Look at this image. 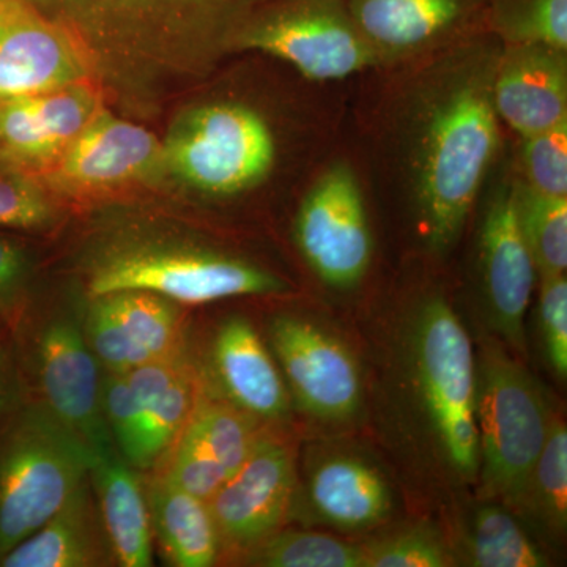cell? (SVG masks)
I'll return each mask as SVG.
<instances>
[{"instance_id":"20","label":"cell","mask_w":567,"mask_h":567,"mask_svg":"<svg viewBox=\"0 0 567 567\" xmlns=\"http://www.w3.org/2000/svg\"><path fill=\"white\" fill-rule=\"evenodd\" d=\"M111 561L114 555L89 476L54 516L0 558V567H96Z\"/></svg>"},{"instance_id":"14","label":"cell","mask_w":567,"mask_h":567,"mask_svg":"<svg viewBox=\"0 0 567 567\" xmlns=\"http://www.w3.org/2000/svg\"><path fill=\"white\" fill-rule=\"evenodd\" d=\"M380 65L416 62L484 29V0H346Z\"/></svg>"},{"instance_id":"5","label":"cell","mask_w":567,"mask_h":567,"mask_svg":"<svg viewBox=\"0 0 567 567\" xmlns=\"http://www.w3.org/2000/svg\"><path fill=\"white\" fill-rule=\"evenodd\" d=\"M554 420L535 377L499 347L483 346L476 364L477 475L487 499L517 509Z\"/></svg>"},{"instance_id":"23","label":"cell","mask_w":567,"mask_h":567,"mask_svg":"<svg viewBox=\"0 0 567 567\" xmlns=\"http://www.w3.org/2000/svg\"><path fill=\"white\" fill-rule=\"evenodd\" d=\"M152 535L169 565L208 567L221 548L210 505L163 476L153 477L145 488Z\"/></svg>"},{"instance_id":"2","label":"cell","mask_w":567,"mask_h":567,"mask_svg":"<svg viewBox=\"0 0 567 567\" xmlns=\"http://www.w3.org/2000/svg\"><path fill=\"white\" fill-rule=\"evenodd\" d=\"M22 2L76 41L103 99L142 114L205 80L275 0Z\"/></svg>"},{"instance_id":"21","label":"cell","mask_w":567,"mask_h":567,"mask_svg":"<svg viewBox=\"0 0 567 567\" xmlns=\"http://www.w3.org/2000/svg\"><path fill=\"white\" fill-rule=\"evenodd\" d=\"M306 492L316 517L341 532L374 528L393 509V494L382 473L363 458L347 454L319 462Z\"/></svg>"},{"instance_id":"19","label":"cell","mask_w":567,"mask_h":567,"mask_svg":"<svg viewBox=\"0 0 567 567\" xmlns=\"http://www.w3.org/2000/svg\"><path fill=\"white\" fill-rule=\"evenodd\" d=\"M212 369L226 401L259 421L289 415V391L262 339L245 317H230L212 346Z\"/></svg>"},{"instance_id":"38","label":"cell","mask_w":567,"mask_h":567,"mask_svg":"<svg viewBox=\"0 0 567 567\" xmlns=\"http://www.w3.org/2000/svg\"><path fill=\"white\" fill-rule=\"evenodd\" d=\"M539 330L548 364L559 379L567 375L566 275L539 276Z\"/></svg>"},{"instance_id":"8","label":"cell","mask_w":567,"mask_h":567,"mask_svg":"<svg viewBox=\"0 0 567 567\" xmlns=\"http://www.w3.org/2000/svg\"><path fill=\"white\" fill-rule=\"evenodd\" d=\"M24 395L32 391L40 402L74 432L96 457L114 451V442L103 415L99 360L76 316H25L14 333Z\"/></svg>"},{"instance_id":"24","label":"cell","mask_w":567,"mask_h":567,"mask_svg":"<svg viewBox=\"0 0 567 567\" xmlns=\"http://www.w3.org/2000/svg\"><path fill=\"white\" fill-rule=\"evenodd\" d=\"M142 360L181 349L182 312L178 303L145 290H121L100 295Z\"/></svg>"},{"instance_id":"3","label":"cell","mask_w":567,"mask_h":567,"mask_svg":"<svg viewBox=\"0 0 567 567\" xmlns=\"http://www.w3.org/2000/svg\"><path fill=\"white\" fill-rule=\"evenodd\" d=\"M96 458L47 406L22 399L0 423V558L69 502Z\"/></svg>"},{"instance_id":"11","label":"cell","mask_w":567,"mask_h":567,"mask_svg":"<svg viewBox=\"0 0 567 567\" xmlns=\"http://www.w3.org/2000/svg\"><path fill=\"white\" fill-rule=\"evenodd\" d=\"M166 171L163 141L141 123L103 106L50 169L44 185L63 194H96L147 181Z\"/></svg>"},{"instance_id":"15","label":"cell","mask_w":567,"mask_h":567,"mask_svg":"<svg viewBox=\"0 0 567 567\" xmlns=\"http://www.w3.org/2000/svg\"><path fill=\"white\" fill-rule=\"evenodd\" d=\"M92 82L69 33L22 0H0V102Z\"/></svg>"},{"instance_id":"1","label":"cell","mask_w":567,"mask_h":567,"mask_svg":"<svg viewBox=\"0 0 567 567\" xmlns=\"http://www.w3.org/2000/svg\"><path fill=\"white\" fill-rule=\"evenodd\" d=\"M502 47L481 31L416 61L395 103L399 175L432 252L461 237L498 151L494 78Z\"/></svg>"},{"instance_id":"4","label":"cell","mask_w":567,"mask_h":567,"mask_svg":"<svg viewBox=\"0 0 567 567\" xmlns=\"http://www.w3.org/2000/svg\"><path fill=\"white\" fill-rule=\"evenodd\" d=\"M410 334L413 382L436 450L461 480H475L480 439L470 336L445 298L435 295L417 306Z\"/></svg>"},{"instance_id":"33","label":"cell","mask_w":567,"mask_h":567,"mask_svg":"<svg viewBox=\"0 0 567 567\" xmlns=\"http://www.w3.org/2000/svg\"><path fill=\"white\" fill-rule=\"evenodd\" d=\"M522 185L548 197H567V121L522 137Z\"/></svg>"},{"instance_id":"29","label":"cell","mask_w":567,"mask_h":567,"mask_svg":"<svg viewBox=\"0 0 567 567\" xmlns=\"http://www.w3.org/2000/svg\"><path fill=\"white\" fill-rule=\"evenodd\" d=\"M514 183L518 226L537 275H566L567 197H548Z\"/></svg>"},{"instance_id":"16","label":"cell","mask_w":567,"mask_h":567,"mask_svg":"<svg viewBox=\"0 0 567 567\" xmlns=\"http://www.w3.org/2000/svg\"><path fill=\"white\" fill-rule=\"evenodd\" d=\"M293 494L292 451L279 440L260 436L248 458L208 502L221 543L246 550L278 532Z\"/></svg>"},{"instance_id":"26","label":"cell","mask_w":567,"mask_h":567,"mask_svg":"<svg viewBox=\"0 0 567 567\" xmlns=\"http://www.w3.org/2000/svg\"><path fill=\"white\" fill-rule=\"evenodd\" d=\"M517 511H524L551 537L565 536L567 528V431L555 417L546 445L529 475Z\"/></svg>"},{"instance_id":"28","label":"cell","mask_w":567,"mask_h":567,"mask_svg":"<svg viewBox=\"0 0 567 567\" xmlns=\"http://www.w3.org/2000/svg\"><path fill=\"white\" fill-rule=\"evenodd\" d=\"M484 29L503 44L567 51V0H484Z\"/></svg>"},{"instance_id":"27","label":"cell","mask_w":567,"mask_h":567,"mask_svg":"<svg viewBox=\"0 0 567 567\" xmlns=\"http://www.w3.org/2000/svg\"><path fill=\"white\" fill-rule=\"evenodd\" d=\"M185 431L200 443L233 475L259 442V420L226 399L208 398L199 390Z\"/></svg>"},{"instance_id":"25","label":"cell","mask_w":567,"mask_h":567,"mask_svg":"<svg viewBox=\"0 0 567 567\" xmlns=\"http://www.w3.org/2000/svg\"><path fill=\"white\" fill-rule=\"evenodd\" d=\"M464 558L473 567H546L548 559L505 507H477L464 536Z\"/></svg>"},{"instance_id":"7","label":"cell","mask_w":567,"mask_h":567,"mask_svg":"<svg viewBox=\"0 0 567 567\" xmlns=\"http://www.w3.org/2000/svg\"><path fill=\"white\" fill-rule=\"evenodd\" d=\"M164 166L194 192L230 197L271 174L274 130L252 107L234 102L200 104L183 112L163 141Z\"/></svg>"},{"instance_id":"37","label":"cell","mask_w":567,"mask_h":567,"mask_svg":"<svg viewBox=\"0 0 567 567\" xmlns=\"http://www.w3.org/2000/svg\"><path fill=\"white\" fill-rule=\"evenodd\" d=\"M102 404L112 442L121 451V456L134 466L140 453L141 416L125 375L106 371L102 383Z\"/></svg>"},{"instance_id":"12","label":"cell","mask_w":567,"mask_h":567,"mask_svg":"<svg viewBox=\"0 0 567 567\" xmlns=\"http://www.w3.org/2000/svg\"><path fill=\"white\" fill-rule=\"evenodd\" d=\"M270 342L298 404L322 421H349L363 404L353 353L333 334L295 316L276 317Z\"/></svg>"},{"instance_id":"39","label":"cell","mask_w":567,"mask_h":567,"mask_svg":"<svg viewBox=\"0 0 567 567\" xmlns=\"http://www.w3.org/2000/svg\"><path fill=\"white\" fill-rule=\"evenodd\" d=\"M24 399L20 361L13 338L7 330H0V423L20 405Z\"/></svg>"},{"instance_id":"32","label":"cell","mask_w":567,"mask_h":567,"mask_svg":"<svg viewBox=\"0 0 567 567\" xmlns=\"http://www.w3.org/2000/svg\"><path fill=\"white\" fill-rule=\"evenodd\" d=\"M58 219V207L39 175L0 158V230L43 233Z\"/></svg>"},{"instance_id":"17","label":"cell","mask_w":567,"mask_h":567,"mask_svg":"<svg viewBox=\"0 0 567 567\" xmlns=\"http://www.w3.org/2000/svg\"><path fill=\"white\" fill-rule=\"evenodd\" d=\"M103 106L92 82L0 102V158L44 173Z\"/></svg>"},{"instance_id":"31","label":"cell","mask_w":567,"mask_h":567,"mask_svg":"<svg viewBox=\"0 0 567 567\" xmlns=\"http://www.w3.org/2000/svg\"><path fill=\"white\" fill-rule=\"evenodd\" d=\"M199 395V382L189 361L173 380L169 388L142 417L141 445L134 468L147 470L162 464L177 442Z\"/></svg>"},{"instance_id":"30","label":"cell","mask_w":567,"mask_h":567,"mask_svg":"<svg viewBox=\"0 0 567 567\" xmlns=\"http://www.w3.org/2000/svg\"><path fill=\"white\" fill-rule=\"evenodd\" d=\"M245 561L264 567H364L363 544L315 532H275L246 548Z\"/></svg>"},{"instance_id":"9","label":"cell","mask_w":567,"mask_h":567,"mask_svg":"<svg viewBox=\"0 0 567 567\" xmlns=\"http://www.w3.org/2000/svg\"><path fill=\"white\" fill-rule=\"evenodd\" d=\"M238 51L290 63L311 81H339L379 66L346 0H275L241 33Z\"/></svg>"},{"instance_id":"22","label":"cell","mask_w":567,"mask_h":567,"mask_svg":"<svg viewBox=\"0 0 567 567\" xmlns=\"http://www.w3.org/2000/svg\"><path fill=\"white\" fill-rule=\"evenodd\" d=\"M91 480L114 561L122 567L153 565L147 496L132 465L111 451L96 458Z\"/></svg>"},{"instance_id":"36","label":"cell","mask_w":567,"mask_h":567,"mask_svg":"<svg viewBox=\"0 0 567 567\" xmlns=\"http://www.w3.org/2000/svg\"><path fill=\"white\" fill-rule=\"evenodd\" d=\"M32 260L28 249L0 230V324L14 333L31 308Z\"/></svg>"},{"instance_id":"10","label":"cell","mask_w":567,"mask_h":567,"mask_svg":"<svg viewBox=\"0 0 567 567\" xmlns=\"http://www.w3.org/2000/svg\"><path fill=\"white\" fill-rule=\"evenodd\" d=\"M295 238L306 262L327 286L350 289L368 274L374 241L363 192L349 164H333L306 194Z\"/></svg>"},{"instance_id":"18","label":"cell","mask_w":567,"mask_h":567,"mask_svg":"<svg viewBox=\"0 0 567 567\" xmlns=\"http://www.w3.org/2000/svg\"><path fill=\"white\" fill-rule=\"evenodd\" d=\"M494 106L499 121L520 137L566 122L567 51L547 44H503Z\"/></svg>"},{"instance_id":"34","label":"cell","mask_w":567,"mask_h":567,"mask_svg":"<svg viewBox=\"0 0 567 567\" xmlns=\"http://www.w3.org/2000/svg\"><path fill=\"white\" fill-rule=\"evenodd\" d=\"M364 567H446L453 555L439 529L427 524L363 544Z\"/></svg>"},{"instance_id":"35","label":"cell","mask_w":567,"mask_h":567,"mask_svg":"<svg viewBox=\"0 0 567 567\" xmlns=\"http://www.w3.org/2000/svg\"><path fill=\"white\" fill-rule=\"evenodd\" d=\"M163 464L159 476L207 503L229 477L210 451L185 429L163 458Z\"/></svg>"},{"instance_id":"13","label":"cell","mask_w":567,"mask_h":567,"mask_svg":"<svg viewBox=\"0 0 567 567\" xmlns=\"http://www.w3.org/2000/svg\"><path fill=\"white\" fill-rule=\"evenodd\" d=\"M477 275L488 324L524 352L525 315L539 275L518 226L513 182L496 186L488 199L477 238Z\"/></svg>"},{"instance_id":"6","label":"cell","mask_w":567,"mask_h":567,"mask_svg":"<svg viewBox=\"0 0 567 567\" xmlns=\"http://www.w3.org/2000/svg\"><path fill=\"white\" fill-rule=\"evenodd\" d=\"M87 290L100 297L145 290L178 305H204L249 295H279L287 284L240 257L162 240L111 245L92 260Z\"/></svg>"},{"instance_id":"40","label":"cell","mask_w":567,"mask_h":567,"mask_svg":"<svg viewBox=\"0 0 567 567\" xmlns=\"http://www.w3.org/2000/svg\"><path fill=\"white\" fill-rule=\"evenodd\" d=\"M0 330H6V328H3L2 324H0Z\"/></svg>"}]
</instances>
